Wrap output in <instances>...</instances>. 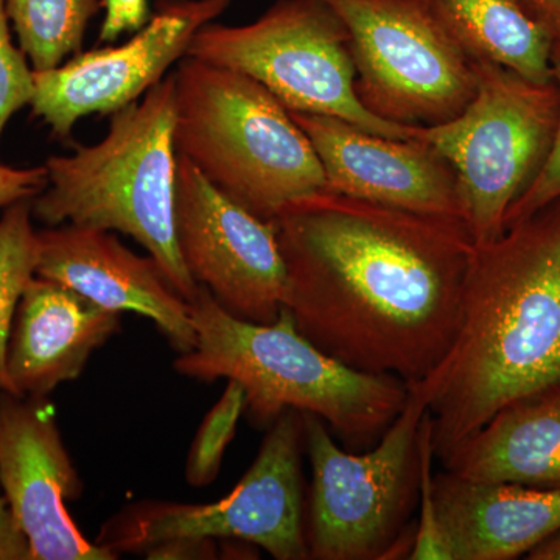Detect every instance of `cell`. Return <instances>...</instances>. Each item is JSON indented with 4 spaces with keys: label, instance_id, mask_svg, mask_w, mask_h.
Returning a JSON list of instances; mask_svg holds the SVG:
<instances>
[{
    "label": "cell",
    "instance_id": "cell-11",
    "mask_svg": "<svg viewBox=\"0 0 560 560\" xmlns=\"http://www.w3.org/2000/svg\"><path fill=\"white\" fill-rule=\"evenodd\" d=\"M175 224L184 265L224 311L256 324L278 319L287 275L275 223L221 194L180 154Z\"/></svg>",
    "mask_w": 560,
    "mask_h": 560
},
{
    "label": "cell",
    "instance_id": "cell-31",
    "mask_svg": "<svg viewBox=\"0 0 560 560\" xmlns=\"http://www.w3.org/2000/svg\"><path fill=\"white\" fill-rule=\"evenodd\" d=\"M529 560H560V530L528 552Z\"/></svg>",
    "mask_w": 560,
    "mask_h": 560
},
{
    "label": "cell",
    "instance_id": "cell-6",
    "mask_svg": "<svg viewBox=\"0 0 560 560\" xmlns=\"http://www.w3.org/2000/svg\"><path fill=\"white\" fill-rule=\"evenodd\" d=\"M477 92L455 119L412 127L456 173L474 245L495 241L548 160L560 114L556 81L536 83L489 61H471Z\"/></svg>",
    "mask_w": 560,
    "mask_h": 560
},
{
    "label": "cell",
    "instance_id": "cell-22",
    "mask_svg": "<svg viewBox=\"0 0 560 560\" xmlns=\"http://www.w3.org/2000/svg\"><path fill=\"white\" fill-rule=\"evenodd\" d=\"M245 389L241 383L228 381L223 396L206 415L191 442L186 463V480L195 488H205L219 477L221 460L245 412Z\"/></svg>",
    "mask_w": 560,
    "mask_h": 560
},
{
    "label": "cell",
    "instance_id": "cell-30",
    "mask_svg": "<svg viewBox=\"0 0 560 560\" xmlns=\"http://www.w3.org/2000/svg\"><path fill=\"white\" fill-rule=\"evenodd\" d=\"M550 35L552 54L560 51V0H512Z\"/></svg>",
    "mask_w": 560,
    "mask_h": 560
},
{
    "label": "cell",
    "instance_id": "cell-16",
    "mask_svg": "<svg viewBox=\"0 0 560 560\" xmlns=\"http://www.w3.org/2000/svg\"><path fill=\"white\" fill-rule=\"evenodd\" d=\"M119 329V312L33 276L14 313L0 389L49 397L61 383L79 378L92 353Z\"/></svg>",
    "mask_w": 560,
    "mask_h": 560
},
{
    "label": "cell",
    "instance_id": "cell-1",
    "mask_svg": "<svg viewBox=\"0 0 560 560\" xmlns=\"http://www.w3.org/2000/svg\"><path fill=\"white\" fill-rule=\"evenodd\" d=\"M276 232L283 305L298 330L350 370L422 382L458 330L474 241L460 220L327 189L283 206Z\"/></svg>",
    "mask_w": 560,
    "mask_h": 560
},
{
    "label": "cell",
    "instance_id": "cell-17",
    "mask_svg": "<svg viewBox=\"0 0 560 560\" xmlns=\"http://www.w3.org/2000/svg\"><path fill=\"white\" fill-rule=\"evenodd\" d=\"M434 504L448 560H512L560 530V489L434 475Z\"/></svg>",
    "mask_w": 560,
    "mask_h": 560
},
{
    "label": "cell",
    "instance_id": "cell-21",
    "mask_svg": "<svg viewBox=\"0 0 560 560\" xmlns=\"http://www.w3.org/2000/svg\"><path fill=\"white\" fill-rule=\"evenodd\" d=\"M32 220V200L14 202L0 217V388L14 313L36 275L38 231Z\"/></svg>",
    "mask_w": 560,
    "mask_h": 560
},
{
    "label": "cell",
    "instance_id": "cell-14",
    "mask_svg": "<svg viewBox=\"0 0 560 560\" xmlns=\"http://www.w3.org/2000/svg\"><path fill=\"white\" fill-rule=\"evenodd\" d=\"M290 114L316 151L327 190L464 223L456 173L429 143L385 138L340 117Z\"/></svg>",
    "mask_w": 560,
    "mask_h": 560
},
{
    "label": "cell",
    "instance_id": "cell-13",
    "mask_svg": "<svg viewBox=\"0 0 560 560\" xmlns=\"http://www.w3.org/2000/svg\"><path fill=\"white\" fill-rule=\"evenodd\" d=\"M49 397L0 389V485L31 544L32 560H114L92 544L66 510L83 492Z\"/></svg>",
    "mask_w": 560,
    "mask_h": 560
},
{
    "label": "cell",
    "instance_id": "cell-5",
    "mask_svg": "<svg viewBox=\"0 0 560 560\" xmlns=\"http://www.w3.org/2000/svg\"><path fill=\"white\" fill-rule=\"evenodd\" d=\"M175 147L212 186L261 220L326 189L307 135L248 75L184 57L175 73Z\"/></svg>",
    "mask_w": 560,
    "mask_h": 560
},
{
    "label": "cell",
    "instance_id": "cell-8",
    "mask_svg": "<svg viewBox=\"0 0 560 560\" xmlns=\"http://www.w3.org/2000/svg\"><path fill=\"white\" fill-rule=\"evenodd\" d=\"M186 57L250 77L293 113L340 117L385 138H411L415 125L381 119L361 105L349 33L320 0H278L242 27L209 22Z\"/></svg>",
    "mask_w": 560,
    "mask_h": 560
},
{
    "label": "cell",
    "instance_id": "cell-20",
    "mask_svg": "<svg viewBox=\"0 0 560 560\" xmlns=\"http://www.w3.org/2000/svg\"><path fill=\"white\" fill-rule=\"evenodd\" d=\"M103 0H5L21 50L32 68L47 70L81 51L84 32Z\"/></svg>",
    "mask_w": 560,
    "mask_h": 560
},
{
    "label": "cell",
    "instance_id": "cell-3",
    "mask_svg": "<svg viewBox=\"0 0 560 560\" xmlns=\"http://www.w3.org/2000/svg\"><path fill=\"white\" fill-rule=\"evenodd\" d=\"M187 305L197 342L173 368L198 382L241 383L245 412L259 429L287 410L311 412L346 451L360 453L382 440L407 405V383L331 359L298 330L285 305L272 324L249 323L224 311L202 285Z\"/></svg>",
    "mask_w": 560,
    "mask_h": 560
},
{
    "label": "cell",
    "instance_id": "cell-15",
    "mask_svg": "<svg viewBox=\"0 0 560 560\" xmlns=\"http://www.w3.org/2000/svg\"><path fill=\"white\" fill-rule=\"evenodd\" d=\"M36 276L55 280L114 312L156 324L178 353L197 342L189 305L153 257H139L110 231L65 223L38 231Z\"/></svg>",
    "mask_w": 560,
    "mask_h": 560
},
{
    "label": "cell",
    "instance_id": "cell-4",
    "mask_svg": "<svg viewBox=\"0 0 560 560\" xmlns=\"http://www.w3.org/2000/svg\"><path fill=\"white\" fill-rule=\"evenodd\" d=\"M175 116V77L168 75L142 102L114 113L97 145L47 160V186L33 198L32 213L47 226L70 223L130 235L191 302L200 285L176 238Z\"/></svg>",
    "mask_w": 560,
    "mask_h": 560
},
{
    "label": "cell",
    "instance_id": "cell-26",
    "mask_svg": "<svg viewBox=\"0 0 560 560\" xmlns=\"http://www.w3.org/2000/svg\"><path fill=\"white\" fill-rule=\"evenodd\" d=\"M101 43H113L128 32H139L150 21L149 0H103Z\"/></svg>",
    "mask_w": 560,
    "mask_h": 560
},
{
    "label": "cell",
    "instance_id": "cell-18",
    "mask_svg": "<svg viewBox=\"0 0 560 560\" xmlns=\"http://www.w3.org/2000/svg\"><path fill=\"white\" fill-rule=\"evenodd\" d=\"M441 463L464 480L560 489V385L508 405Z\"/></svg>",
    "mask_w": 560,
    "mask_h": 560
},
{
    "label": "cell",
    "instance_id": "cell-27",
    "mask_svg": "<svg viewBox=\"0 0 560 560\" xmlns=\"http://www.w3.org/2000/svg\"><path fill=\"white\" fill-rule=\"evenodd\" d=\"M46 186V165L14 168L0 164V209L9 208L18 201L33 200Z\"/></svg>",
    "mask_w": 560,
    "mask_h": 560
},
{
    "label": "cell",
    "instance_id": "cell-10",
    "mask_svg": "<svg viewBox=\"0 0 560 560\" xmlns=\"http://www.w3.org/2000/svg\"><path fill=\"white\" fill-rule=\"evenodd\" d=\"M349 33L361 105L394 124L455 119L477 92L474 65L422 0H320Z\"/></svg>",
    "mask_w": 560,
    "mask_h": 560
},
{
    "label": "cell",
    "instance_id": "cell-24",
    "mask_svg": "<svg viewBox=\"0 0 560 560\" xmlns=\"http://www.w3.org/2000/svg\"><path fill=\"white\" fill-rule=\"evenodd\" d=\"M11 39L5 0H0V138L18 110L31 106L35 94V69Z\"/></svg>",
    "mask_w": 560,
    "mask_h": 560
},
{
    "label": "cell",
    "instance_id": "cell-28",
    "mask_svg": "<svg viewBox=\"0 0 560 560\" xmlns=\"http://www.w3.org/2000/svg\"><path fill=\"white\" fill-rule=\"evenodd\" d=\"M0 560H32L31 544L5 495H0Z\"/></svg>",
    "mask_w": 560,
    "mask_h": 560
},
{
    "label": "cell",
    "instance_id": "cell-12",
    "mask_svg": "<svg viewBox=\"0 0 560 560\" xmlns=\"http://www.w3.org/2000/svg\"><path fill=\"white\" fill-rule=\"evenodd\" d=\"M232 0H160L158 11L135 38L117 47L80 51L54 69L35 70L33 116L57 138H69L77 121L110 114L138 102L183 60L200 28Z\"/></svg>",
    "mask_w": 560,
    "mask_h": 560
},
{
    "label": "cell",
    "instance_id": "cell-9",
    "mask_svg": "<svg viewBox=\"0 0 560 560\" xmlns=\"http://www.w3.org/2000/svg\"><path fill=\"white\" fill-rule=\"evenodd\" d=\"M304 418L287 410L226 499L209 504L139 503L110 518L98 544L114 555H145L178 539L246 541L278 560L308 559L305 534Z\"/></svg>",
    "mask_w": 560,
    "mask_h": 560
},
{
    "label": "cell",
    "instance_id": "cell-19",
    "mask_svg": "<svg viewBox=\"0 0 560 560\" xmlns=\"http://www.w3.org/2000/svg\"><path fill=\"white\" fill-rule=\"evenodd\" d=\"M470 61H489L536 83L552 81L550 35L512 0H422Z\"/></svg>",
    "mask_w": 560,
    "mask_h": 560
},
{
    "label": "cell",
    "instance_id": "cell-2",
    "mask_svg": "<svg viewBox=\"0 0 560 560\" xmlns=\"http://www.w3.org/2000/svg\"><path fill=\"white\" fill-rule=\"evenodd\" d=\"M558 385L560 197L474 246L455 340L412 386L444 460L508 405Z\"/></svg>",
    "mask_w": 560,
    "mask_h": 560
},
{
    "label": "cell",
    "instance_id": "cell-23",
    "mask_svg": "<svg viewBox=\"0 0 560 560\" xmlns=\"http://www.w3.org/2000/svg\"><path fill=\"white\" fill-rule=\"evenodd\" d=\"M431 416L425 410L419 425V523L408 558L412 560H448L434 504V451Z\"/></svg>",
    "mask_w": 560,
    "mask_h": 560
},
{
    "label": "cell",
    "instance_id": "cell-29",
    "mask_svg": "<svg viewBox=\"0 0 560 560\" xmlns=\"http://www.w3.org/2000/svg\"><path fill=\"white\" fill-rule=\"evenodd\" d=\"M215 539H178L165 541L145 552L147 559H215Z\"/></svg>",
    "mask_w": 560,
    "mask_h": 560
},
{
    "label": "cell",
    "instance_id": "cell-7",
    "mask_svg": "<svg viewBox=\"0 0 560 560\" xmlns=\"http://www.w3.org/2000/svg\"><path fill=\"white\" fill-rule=\"evenodd\" d=\"M382 440L360 453L341 448L318 416L302 412L312 466L305 534L308 559H389L411 545L419 504V425L427 410L416 386Z\"/></svg>",
    "mask_w": 560,
    "mask_h": 560
},
{
    "label": "cell",
    "instance_id": "cell-25",
    "mask_svg": "<svg viewBox=\"0 0 560 560\" xmlns=\"http://www.w3.org/2000/svg\"><path fill=\"white\" fill-rule=\"evenodd\" d=\"M552 79L559 88L560 95V51L552 54ZM560 197V114L558 131H556L555 142H552L550 154L545 162L544 167L534 183L530 184L529 189L523 194L521 200L515 202L508 213L506 221H504V230L510 228L511 224L517 223L526 217L533 215L534 212L550 205L556 198Z\"/></svg>",
    "mask_w": 560,
    "mask_h": 560
}]
</instances>
